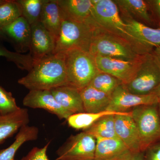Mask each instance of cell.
Wrapping results in <instances>:
<instances>
[{
	"label": "cell",
	"mask_w": 160,
	"mask_h": 160,
	"mask_svg": "<svg viewBox=\"0 0 160 160\" xmlns=\"http://www.w3.org/2000/svg\"><path fill=\"white\" fill-rule=\"evenodd\" d=\"M18 83L32 90H51L68 86L65 56L57 53L34 61L28 74Z\"/></svg>",
	"instance_id": "obj_1"
},
{
	"label": "cell",
	"mask_w": 160,
	"mask_h": 160,
	"mask_svg": "<svg viewBox=\"0 0 160 160\" xmlns=\"http://www.w3.org/2000/svg\"><path fill=\"white\" fill-rule=\"evenodd\" d=\"M94 25L93 38L89 51L92 55L108 57L130 62H138L144 55L140 54L126 40L103 30L94 22Z\"/></svg>",
	"instance_id": "obj_2"
},
{
	"label": "cell",
	"mask_w": 160,
	"mask_h": 160,
	"mask_svg": "<svg viewBox=\"0 0 160 160\" xmlns=\"http://www.w3.org/2000/svg\"><path fill=\"white\" fill-rule=\"evenodd\" d=\"M94 29L91 18L85 22L63 18L54 54L65 53L75 49L89 52Z\"/></svg>",
	"instance_id": "obj_3"
},
{
	"label": "cell",
	"mask_w": 160,
	"mask_h": 160,
	"mask_svg": "<svg viewBox=\"0 0 160 160\" xmlns=\"http://www.w3.org/2000/svg\"><path fill=\"white\" fill-rule=\"evenodd\" d=\"M91 1V16L96 26L126 40L143 55L134 38L127 32L126 24L122 19L118 8L114 1Z\"/></svg>",
	"instance_id": "obj_4"
},
{
	"label": "cell",
	"mask_w": 160,
	"mask_h": 160,
	"mask_svg": "<svg viewBox=\"0 0 160 160\" xmlns=\"http://www.w3.org/2000/svg\"><path fill=\"white\" fill-rule=\"evenodd\" d=\"M64 54L68 86L79 90L89 86L95 76L100 72L94 56L77 49Z\"/></svg>",
	"instance_id": "obj_5"
},
{
	"label": "cell",
	"mask_w": 160,
	"mask_h": 160,
	"mask_svg": "<svg viewBox=\"0 0 160 160\" xmlns=\"http://www.w3.org/2000/svg\"><path fill=\"white\" fill-rule=\"evenodd\" d=\"M160 84V67L152 53L144 55L134 77L124 85L131 93L140 95L151 94Z\"/></svg>",
	"instance_id": "obj_6"
},
{
	"label": "cell",
	"mask_w": 160,
	"mask_h": 160,
	"mask_svg": "<svg viewBox=\"0 0 160 160\" xmlns=\"http://www.w3.org/2000/svg\"><path fill=\"white\" fill-rule=\"evenodd\" d=\"M158 105L138 106L130 111L139 134L143 152L160 140V118Z\"/></svg>",
	"instance_id": "obj_7"
},
{
	"label": "cell",
	"mask_w": 160,
	"mask_h": 160,
	"mask_svg": "<svg viewBox=\"0 0 160 160\" xmlns=\"http://www.w3.org/2000/svg\"><path fill=\"white\" fill-rule=\"evenodd\" d=\"M96 139L83 131L71 136L58 149L56 160H94Z\"/></svg>",
	"instance_id": "obj_8"
},
{
	"label": "cell",
	"mask_w": 160,
	"mask_h": 160,
	"mask_svg": "<svg viewBox=\"0 0 160 160\" xmlns=\"http://www.w3.org/2000/svg\"><path fill=\"white\" fill-rule=\"evenodd\" d=\"M159 103L155 95H140L128 91L123 84L118 86L111 97L107 110L117 112H128L129 109L146 105H156Z\"/></svg>",
	"instance_id": "obj_9"
},
{
	"label": "cell",
	"mask_w": 160,
	"mask_h": 160,
	"mask_svg": "<svg viewBox=\"0 0 160 160\" xmlns=\"http://www.w3.org/2000/svg\"><path fill=\"white\" fill-rule=\"evenodd\" d=\"M122 18L127 32L134 38L142 54L152 53L160 46V28H151L131 18Z\"/></svg>",
	"instance_id": "obj_10"
},
{
	"label": "cell",
	"mask_w": 160,
	"mask_h": 160,
	"mask_svg": "<svg viewBox=\"0 0 160 160\" xmlns=\"http://www.w3.org/2000/svg\"><path fill=\"white\" fill-rule=\"evenodd\" d=\"M94 57L100 72L111 75L124 85L129 82L134 77L142 58L138 62H130L102 56Z\"/></svg>",
	"instance_id": "obj_11"
},
{
	"label": "cell",
	"mask_w": 160,
	"mask_h": 160,
	"mask_svg": "<svg viewBox=\"0 0 160 160\" xmlns=\"http://www.w3.org/2000/svg\"><path fill=\"white\" fill-rule=\"evenodd\" d=\"M115 128L117 135L131 152H142V142L131 112L115 115Z\"/></svg>",
	"instance_id": "obj_12"
},
{
	"label": "cell",
	"mask_w": 160,
	"mask_h": 160,
	"mask_svg": "<svg viewBox=\"0 0 160 160\" xmlns=\"http://www.w3.org/2000/svg\"><path fill=\"white\" fill-rule=\"evenodd\" d=\"M29 52L33 61L54 54L56 39L40 22L31 25Z\"/></svg>",
	"instance_id": "obj_13"
},
{
	"label": "cell",
	"mask_w": 160,
	"mask_h": 160,
	"mask_svg": "<svg viewBox=\"0 0 160 160\" xmlns=\"http://www.w3.org/2000/svg\"><path fill=\"white\" fill-rule=\"evenodd\" d=\"M23 104L32 109H45L60 120H67L72 115L58 102L50 90H29L23 99Z\"/></svg>",
	"instance_id": "obj_14"
},
{
	"label": "cell",
	"mask_w": 160,
	"mask_h": 160,
	"mask_svg": "<svg viewBox=\"0 0 160 160\" xmlns=\"http://www.w3.org/2000/svg\"><path fill=\"white\" fill-rule=\"evenodd\" d=\"M0 29L6 41L12 44L16 52L23 54L29 51L31 25L23 17H20L11 24Z\"/></svg>",
	"instance_id": "obj_15"
},
{
	"label": "cell",
	"mask_w": 160,
	"mask_h": 160,
	"mask_svg": "<svg viewBox=\"0 0 160 160\" xmlns=\"http://www.w3.org/2000/svg\"><path fill=\"white\" fill-rule=\"evenodd\" d=\"M50 90L58 102L72 115L85 112L79 89L65 86Z\"/></svg>",
	"instance_id": "obj_16"
},
{
	"label": "cell",
	"mask_w": 160,
	"mask_h": 160,
	"mask_svg": "<svg viewBox=\"0 0 160 160\" xmlns=\"http://www.w3.org/2000/svg\"><path fill=\"white\" fill-rule=\"evenodd\" d=\"M63 18L85 22L91 17V0H57Z\"/></svg>",
	"instance_id": "obj_17"
},
{
	"label": "cell",
	"mask_w": 160,
	"mask_h": 160,
	"mask_svg": "<svg viewBox=\"0 0 160 160\" xmlns=\"http://www.w3.org/2000/svg\"><path fill=\"white\" fill-rule=\"evenodd\" d=\"M29 122V112L26 109L21 108L10 114L0 115V144L28 125Z\"/></svg>",
	"instance_id": "obj_18"
},
{
	"label": "cell",
	"mask_w": 160,
	"mask_h": 160,
	"mask_svg": "<svg viewBox=\"0 0 160 160\" xmlns=\"http://www.w3.org/2000/svg\"><path fill=\"white\" fill-rule=\"evenodd\" d=\"M62 20V13L57 0H45L39 22L56 39L59 33Z\"/></svg>",
	"instance_id": "obj_19"
},
{
	"label": "cell",
	"mask_w": 160,
	"mask_h": 160,
	"mask_svg": "<svg viewBox=\"0 0 160 160\" xmlns=\"http://www.w3.org/2000/svg\"><path fill=\"white\" fill-rule=\"evenodd\" d=\"M80 92L85 112L98 113L107 110L111 98L106 93L90 86Z\"/></svg>",
	"instance_id": "obj_20"
},
{
	"label": "cell",
	"mask_w": 160,
	"mask_h": 160,
	"mask_svg": "<svg viewBox=\"0 0 160 160\" xmlns=\"http://www.w3.org/2000/svg\"><path fill=\"white\" fill-rule=\"evenodd\" d=\"M96 139L94 160L109 159L130 152L118 138H97Z\"/></svg>",
	"instance_id": "obj_21"
},
{
	"label": "cell",
	"mask_w": 160,
	"mask_h": 160,
	"mask_svg": "<svg viewBox=\"0 0 160 160\" xmlns=\"http://www.w3.org/2000/svg\"><path fill=\"white\" fill-rule=\"evenodd\" d=\"M122 17L150 23L152 20L147 2L143 0H113Z\"/></svg>",
	"instance_id": "obj_22"
},
{
	"label": "cell",
	"mask_w": 160,
	"mask_h": 160,
	"mask_svg": "<svg viewBox=\"0 0 160 160\" xmlns=\"http://www.w3.org/2000/svg\"><path fill=\"white\" fill-rule=\"evenodd\" d=\"M38 133L39 129L35 126H23L11 145L6 149H0V160H17L15 159V156L20 147L26 142L37 139Z\"/></svg>",
	"instance_id": "obj_23"
},
{
	"label": "cell",
	"mask_w": 160,
	"mask_h": 160,
	"mask_svg": "<svg viewBox=\"0 0 160 160\" xmlns=\"http://www.w3.org/2000/svg\"><path fill=\"white\" fill-rule=\"evenodd\" d=\"M122 113L123 112H117L108 110L98 113L81 112L72 115L66 120L70 127L76 129H82L84 131L102 118Z\"/></svg>",
	"instance_id": "obj_24"
},
{
	"label": "cell",
	"mask_w": 160,
	"mask_h": 160,
	"mask_svg": "<svg viewBox=\"0 0 160 160\" xmlns=\"http://www.w3.org/2000/svg\"><path fill=\"white\" fill-rule=\"evenodd\" d=\"M114 115H112L102 118L83 131L95 138H118L115 128Z\"/></svg>",
	"instance_id": "obj_25"
},
{
	"label": "cell",
	"mask_w": 160,
	"mask_h": 160,
	"mask_svg": "<svg viewBox=\"0 0 160 160\" xmlns=\"http://www.w3.org/2000/svg\"><path fill=\"white\" fill-rule=\"evenodd\" d=\"M122 84V82L111 75L100 72L92 80L89 86L106 93L111 98L118 86Z\"/></svg>",
	"instance_id": "obj_26"
},
{
	"label": "cell",
	"mask_w": 160,
	"mask_h": 160,
	"mask_svg": "<svg viewBox=\"0 0 160 160\" xmlns=\"http://www.w3.org/2000/svg\"><path fill=\"white\" fill-rule=\"evenodd\" d=\"M23 17L30 25L39 22L45 0H16Z\"/></svg>",
	"instance_id": "obj_27"
},
{
	"label": "cell",
	"mask_w": 160,
	"mask_h": 160,
	"mask_svg": "<svg viewBox=\"0 0 160 160\" xmlns=\"http://www.w3.org/2000/svg\"><path fill=\"white\" fill-rule=\"evenodd\" d=\"M0 57L6 58L7 61L14 63L19 69L28 71L31 69L34 62L30 53L25 54L10 51L1 45Z\"/></svg>",
	"instance_id": "obj_28"
},
{
	"label": "cell",
	"mask_w": 160,
	"mask_h": 160,
	"mask_svg": "<svg viewBox=\"0 0 160 160\" xmlns=\"http://www.w3.org/2000/svg\"><path fill=\"white\" fill-rule=\"evenodd\" d=\"M22 16V10L16 1L8 0L0 6V28L8 26Z\"/></svg>",
	"instance_id": "obj_29"
},
{
	"label": "cell",
	"mask_w": 160,
	"mask_h": 160,
	"mask_svg": "<svg viewBox=\"0 0 160 160\" xmlns=\"http://www.w3.org/2000/svg\"><path fill=\"white\" fill-rule=\"evenodd\" d=\"M20 109L11 92L0 86V115L10 114Z\"/></svg>",
	"instance_id": "obj_30"
},
{
	"label": "cell",
	"mask_w": 160,
	"mask_h": 160,
	"mask_svg": "<svg viewBox=\"0 0 160 160\" xmlns=\"http://www.w3.org/2000/svg\"><path fill=\"white\" fill-rule=\"evenodd\" d=\"M50 143V142H49L42 148L34 147L21 160H49L47 156V151Z\"/></svg>",
	"instance_id": "obj_31"
},
{
	"label": "cell",
	"mask_w": 160,
	"mask_h": 160,
	"mask_svg": "<svg viewBox=\"0 0 160 160\" xmlns=\"http://www.w3.org/2000/svg\"><path fill=\"white\" fill-rule=\"evenodd\" d=\"M146 160H160V143H155L146 150Z\"/></svg>",
	"instance_id": "obj_32"
},
{
	"label": "cell",
	"mask_w": 160,
	"mask_h": 160,
	"mask_svg": "<svg viewBox=\"0 0 160 160\" xmlns=\"http://www.w3.org/2000/svg\"><path fill=\"white\" fill-rule=\"evenodd\" d=\"M120 160H146L142 152H128Z\"/></svg>",
	"instance_id": "obj_33"
},
{
	"label": "cell",
	"mask_w": 160,
	"mask_h": 160,
	"mask_svg": "<svg viewBox=\"0 0 160 160\" xmlns=\"http://www.w3.org/2000/svg\"><path fill=\"white\" fill-rule=\"evenodd\" d=\"M149 2L151 3L152 6H153L160 19V0H154V1H150Z\"/></svg>",
	"instance_id": "obj_34"
},
{
	"label": "cell",
	"mask_w": 160,
	"mask_h": 160,
	"mask_svg": "<svg viewBox=\"0 0 160 160\" xmlns=\"http://www.w3.org/2000/svg\"><path fill=\"white\" fill-rule=\"evenodd\" d=\"M152 53L155 58L156 60L157 61L158 64L160 67V46L155 49L152 52Z\"/></svg>",
	"instance_id": "obj_35"
},
{
	"label": "cell",
	"mask_w": 160,
	"mask_h": 160,
	"mask_svg": "<svg viewBox=\"0 0 160 160\" xmlns=\"http://www.w3.org/2000/svg\"><path fill=\"white\" fill-rule=\"evenodd\" d=\"M152 93L155 95L160 103V84L154 89Z\"/></svg>",
	"instance_id": "obj_36"
},
{
	"label": "cell",
	"mask_w": 160,
	"mask_h": 160,
	"mask_svg": "<svg viewBox=\"0 0 160 160\" xmlns=\"http://www.w3.org/2000/svg\"><path fill=\"white\" fill-rule=\"evenodd\" d=\"M128 152L127 153H125V154L122 155L120 156L117 157H116L114 158H113L109 159H107V160H120L126 154H127Z\"/></svg>",
	"instance_id": "obj_37"
},
{
	"label": "cell",
	"mask_w": 160,
	"mask_h": 160,
	"mask_svg": "<svg viewBox=\"0 0 160 160\" xmlns=\"http://www.w3.org/2000/svg\"><path fill=\"white\" fill-rule=\"evenodd\" d=\"M0 40H6V38L3 34L2 32L1 31V29H0Z\"/></svg>",
	"instance_id": "obj_38"
},
{
	"label": "cell",
	"mask_w": 160,
	"mask_h": 160,
	"mask_svg": "<svg viewBox=\"0 0 160 160\" xmlns=\"http://www.w3.org/2000/svg\"><path fill=\"white\" fill-rule=\"evenodd\" d=\"M8 0H0V6H2L8 2Z\"/></svg>",
	"instance_id": "obj_39"
},
{
	"label": "cell",
	"mask_w": 160,
	"mask_h": 160,
	"mask_svg": "<svg viewBox=\"0 0 160 160\" xmlns=\"http://www.w3.org/2000/svg\"><path fill=\"white\" fill-rule=\"evenodd\" d=\"M158 109L159 114V117L160 118V103H159V104H158Z\"/></svg>",
	"instance_id": "obj_40"
}]
</instances>
